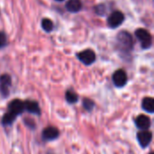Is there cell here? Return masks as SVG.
<instances>
[{
  "instance_id": "obj_1",
  "label": "cell",
  "mask_w": 154,
  "mask_h": 154,
  "mask_svg": "<svg viewBox=\"0 0 154 154\" xmlns=\"http://www.w3.org/2000/svg\"><path fill=\"white\" fill-rule=\"evenodd\" d=\"M25 110L24 100L19 98H14L11 100L7 105V110L1 118V125L4 127H10L14 123L15 119L22 116Z\"/></svg>"
},
{
  "instance_id": "obj_2",
  "label": "cell",
  "mask_w": 154,
  "mask_h": 154,
  "mask_svg": "<svg viewBox=\"0 0 154 154\" xmlns=\"http://www.w3.org/2000/svg\"><path fill=\"white\" fill-rule=\"evenodd\" d=\"M117 42L120 49L125 52L130 51L134 47V40L132 35L127 32H120L117 35Z\"/></svg>"
},
{
  "instance_id": "obj_3",
  "label": "cell",
  "mask_w": 154,
  "mask_h": 154,
  "mask_svg": "<svg viewBox=\"0 0 154 154\" xmlns=\"http://www.w3.org/2000/svg\"><path fill=\"white\" fill-rule=\"evenodd\" d=\"M135 35H136L137 39L140 41L143 49L147 50V49L151 48V46L152 44V38L151 33L147 30L139 28L135 31Z\"/></svg>"
},
{
  "instance_id": "obj_4",
  "label": "cell",
  "mask_w": 154,
  "mask_h": 154,
  "mask_svg": "<svg viewBox=\"0 0 154 154\" xmlns=\"http://www.w3.org/2000/svg\"><path fill=\"white\" fill-rule=\"evenodd\" d=\"M12 86V78L9 74L0 75V95L2 97L6 98L10 95V88Z\"/></svg>"
},
{
  "instance_id": "obj_5",
  "label": "cell",
  "mask_w": 154,
  "mask_h": 154,
  "mask_svg": "<svg viewBox=\"0 0 154 154\" xmlns=\"http://www.w3.org/2000/svg\"><path fill=\"white\" fill-rule=\"evenodd\" d=\"M112 81L116 88H123L128 81V77L126 72L123 69H119L116 70L112 76Z\"/></svg>"
},
{
  "instance_id": "obj_6",
  "label": "cell",
  "mask_w": 154,
  "mask_h": 154,
  "mask_svg": "<svg viewBox=\"0 0 154 154\" xmlns=\"http://www.w3.org/2000/svg\"><path fill=\"white\" fill-rule=\"evenodd\" d=\"M60 135V130L56 126H47L42 132V140L43 142H51L57 140Z\"/></svg>"
},
{
  "instance_id": "obj_7",
  "label": "cell",
  "mask_w": 154,
  "mask_h": 154,
  "mask_svg": "<svg viewBox=\"0 0 154 154\" xmlns=\"http://www.w3.org/2000/svg\"><path fill=\"white\" fill-rule=\"evenodd\" d=\"M152 133L150 130L146 131H139L136 134V139L139 143V145L143 148L145 149L147 148L152 142Z\"/></svg>"
},
{
  "instance_id": "obj_8",
  "label": "cell",
  "mask_w": 154,
  "mask_h": 154,
  "mask_svg": "<svg viewBox=\"0 0 154 154\" xmlns=\"http://www.w3.org/2000/svg\"><path fill=\"white\" fill-rule=\"evenodd\" d=\"M77 57L86 66L92 65L97 60V56H96L95 51L90 50V49H87L83 51L79 52L77 54Z\"/></svg>"
},
{
  "instance_id": "obj_9",
  "label": "cell",
  "mask_w": 154,
  "mask_h": 154,
  "mask_svg": "<svg viewBox=\"0 0 154 154\" xmlns=\"http://www.w3.org/2000/svg\"><path fill=\"white\" fill-rule=\"evenodd\" d=\"M134 125L139 131H146L152 126V119L148 116L142 114L134 118Z\"/></svg>"
},
{
  "instance_id": "obj_10",
  "label": "cell",
  "mask_w": 154,
  "mask_h": 154,
  "mask_svg": "<svg viewBox=\"0 0 154 154\" xmlns=\"http://www.w3.org/2000/svg\"><path fill=\"white\" fill-rule=\"evenodd\" d=\"M125 21V15L121 11H114L107 19V24L110 28L120 26Z\"/></svg>"
},
{
  "instance_id": "obj_11",
  "label": "cell",
  "mask_w": 154,
  "mask_h": 154,
  "mask_svg": "<svg viewBox=\"0 0 154 154\" xmlns=\"http://www.w3.org/2000/svg\"><path fill=\"white\" fill-rule=\"evenodd\" d=\"M24 104H25L26 112H28V113H30L32 115L37 116H41L42 111H41L40 105H39V103L37 101H35L33 99H25Z\"/></svg>"
},
{
  "instance_id": "obj_12",
  "label": "cell",
  "mask_w": 154,
  "mask_h": 154,
  "mask_svg": "<svg viewBox=\"0 0 154 154\" xmlns=\"http://www.w3.org/2000/svg\"><path fill=\"white\" fill-rule=\"evenodd\" d=\"M142 108L148 114L154 113V99L152 97H145L142 100Z\"/></svg>"
},
{
  "instance_id": "obj_13",
  "label": "cell",
  "mask_w": 154,
  "mask_h": 154,
  "mask_svg": "<svg viewBox=\"0 0 154 154\" xmlns=\"http://www.w3.org/2000/svg\"><path fill=\"white\" fill-rule=\"evenodd\" d=\"M66 8L69 12L77 13L82 8V3L80 0H69L66 3Z\"/></svg>"
},
{
  "instance_id": "obj_14",
  "label": "cell",
  "mask_w": 154,
  "mask_h": 154,
  "mask_svg": "<svg viewBox=\"0 0 154 154\" xmlns=\"http://www.w3.org/2000/svg\"><path fill=\"white\" fill-rule=\"evenodd\" d=\"M79 99V95L72 89H67L65 92V100L69 105L77 104Z\"/></svg>"
},
{
  "instance_id": "obj_15",
  "label": "cell",
  "mask_w": 154,
  "mask_h": 154,
  "mask_svg": "<svg viewBox=\"0 0 154 154\" xmlns=\"http://www.w3.org/2000/svg\"><path fill=\"white\" fill-rule=\"evenodd\" d=\"M82 106L87 112H92L93 109L96 107V103L89 97H84L82 99Z\"/></svg>"
},
{
  "instance_id": "obj_16",
  "label": "cell",
  "mask_w": 154,
  "mask_h": 154,
  "mask_svg": "<svg viewBox=\"0 0 154 154\" xmlns=\"http://www.w3.org/2000/svg\"><path fill=\"white\" fill-rule=\"evenodd\" d=\"M42 27L45 32H51L53 30V23H52V21L51 19L44 18L42 21Z\"/></svg>"
},
{
  "instance_id": "obj_17",
  "label": "cell",
  "mask_w": 154,
  "mask_h": 154,
  "mask_svg": "<svg viewBox=\"0 0 154 154\" xmlns=\"http://www.w3.org/2000/svg\"><path fill=\"white\" fill-rule=\"evenodd\" d=\"M23 122L24 125L27 128H29L30 130H32L33 131V130L36 129V123H35V121L33 119H32L30 117H25V118H23Z\"/></svg>"
},
{
  "instance_id": "obj_18",
  "label": "cell",
  "mask_w": 154,
  "mask_h": 154,
  "mask_svg": "<svg viewBox=\"0 0 154 154\" xmlns=\"http://www.w3.org/2000/svg\"><path fill=\"white\" fill-rule=\"evenodd\" d=\"M6 43H7V41H6L5 34L3 32H0V49L4 48L6 45Z\"/></svg>"
},
{
  "instance_id": "obj_19",
  "label": "cell",
  "mask_w": 154,
  "mask_h": 154,
  "mask_svg": "<svg viewBox=\"0 0 154 154\" xmlns=\"http://www.w3.org/2000/svg\"><path fill=\"white\" fill-rule=\"evenodd\" d=\"M56 1H64V0H56Z\"/></svg>"
},
{
  "instance_id": "obj_20",
  "label": "cell",
  "mask_w": 154,
  "mask_h": 154,
  "mask_svg": "<svg viewBox=\"0 0 154 154\" xmlns=\"http://www.w3.org/2000/svg\"><path fill=\"white\" fill-rule=\"evenodd\" d=\"M149 154H153V152H150V153Z\"/></svg>"
},
{
  "instance_id": "obj_21",
  "label": "cell",
  "mask_w": 154,
  "mask_h": 154,
  "mask_svg": "<svg viewBox=\"0 0 154 154\" xmlns=\"http://www.w3.org/2000/svg\"><path fill=\"white\" fill-rule=\"evenodd\" d=\"M47 154H54V153H51V152H49V153H47Z\"/></svg>"
}]
</instances>
